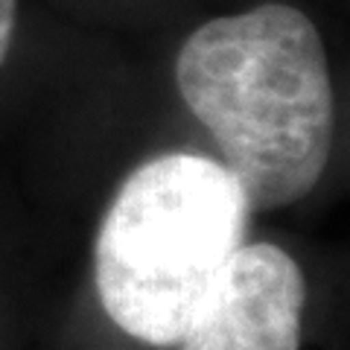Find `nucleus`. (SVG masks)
Listing matches in <instances>:
<instances>
[{"label": "nucleus", "mask_w": 350, "mask_h": 350, "mask_svg": "<svg viewBox=\"0 0 350 350\" xmlns=\"http://www.w3.org/2000/svg\"><path fill=\"white\" fill-rule=\"evenodd\" d=\"M175 82L251 211L289 207L319 184L336 100L321 36L301 9L262 3L207 21L184 41Z\"/></svg>", "instance_id": "f257e3e1"}, {"label": "nucleus", "mask_w": 350, "mask_h": 350, "mask_svg": "<svg viewBox=\"0 0 350 350\" xmlns=\"http://www.w3.org/2000/svg\"><path fill=\"white\" fill-rule=\"evenodd\" d=\"M251 204L213 158L167 152L129 175L103 216L94 275L103 310L137 342L178 345L245 245Z\"/></svg>", "instance_id": "f03ea898"}, {"label": "nucleus", "mask_w": 350, "mask_h": 350, "mask_svg": "<svg viewBox=\"0 0 350 350\" xmlns=\"http://www.w3.org/2000/svg\"><path fill=\"white\" fill-rule=\"evenodd\" d=\"M306 280L271 243L239 245L178 350H298Z\"/></svg>", "instance_id": "7ed1b4c3"}, {"label": "nucleus", "mask_w": 350, "mask_h": 350, "mask_svg": "<svg viewBox=\"0 0 350 350\" xmlns=\"http://www.w3.org/2000/svg\"><path fill=\"white\" fill-rule=\"evenodd\" d=\"M15 9H18V0H0V64H3L9 47H12Z\"/></svg>", "instance_id": "20e7f679"}]
</instances>
